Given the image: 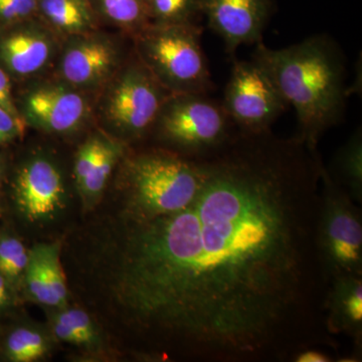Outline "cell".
<instances>
[{
    "label": "cell",
    "instance_id": "14",
    "mask_svg": "<svg viewBox=\"0 0 362 362\" xmlns=\"http://www.w3.org/2000/svg\"><path fill=\"white\" fill-rule=\"evenodd\" d=\"M59 247V243L42 244L28 252L25 269L28 290L35 300L47 306H63L68 296Z\"/></svg>",
    "mask_w": 362,
    "mask_h": 362
},
{
    "label": "cell",
    "instance_id": "28",
    "mask_svg": "<svg viewBox=\"0 0 362 362\" xmlns=\"http://www.w3.org/2000/svg\"><path fill=\"white\" fill-rule=\"evenodd\" d=\"M337 361L334 356H331L328 350L312 347L302 350L293 359V362H332Z\"/></svg>",
    "mask_w": 362,
    "mask_h": 362
},
{
    "label": "cell",
    "instance_id": "17",
    "mask_svg": "<svg viewBox=\"0 0 362 362\" xmlns=\"http://www.w3.org/2000/svg\"><path fill=\"white\" fill-rule=\"evenodd\" d=\"M39 13L54 28L66 33H84L94 25L90 0H40Z\"/></svg>",
    "mask_w": 362,
    "mask_h": 362
},
{
    "label": "cell",
    "instance_id": "18",
    "mask_svg": "<svg viewBox=\"0 0 362 362\" xmlns=\"http://www.w3.org/2000/svg\"><path fill=\"white\" fill-rule=\"evenodd\" d=\"M107 18L124 28L142 30L148 26L149 7L144 0H95Z\"/></svg>",
    "mask_w": 362,
    "mask_h": 362
},
{
    "label": "cell",
    "instance_id": "10",
    "mask_svg": "<svg viewBox=\"0 0 362 362\" xmlns=\"http://www.w3.org/2000/svg\"><path fill=\"white\" fill-rule=\"evenodd\" d=\"M64 194L61 173L45 159L30 162L16 180V201L30 221L49 218L56 213L63 204Z\"/></svg>",
    "mask_w": 362,
    "mask_h": 362
},
{
    "label": "cell",
    "instance_id": "9",
    "mask_svg": "<svg viewBox=\"0 0 362 362\" xmlns=\"http://www.w3.org/2000/svg\"><path fill=\"white\" fill-rule=\"evenodd\" d=\"M209 28L225 42L226 54L235 59L240 45L263 39L272 13V0H197Z\"/></svg>",
    "mask_w": 362,
    "mask_h": 362
},
{
    "label": "cell",
    "instance_id": "3",
    "mask_svg": "<svg viewBox=\"0 0 362 362\" xmlns=\"http://www.w3.org/2000/svg\"><path fill=\"white\" fill-rule=\"evenodd\" d=\"M125 180L128 211L147 216L175 213L199 192L201 163L168 149H151L127 161Z\"/></svg>",
    "mask_w": 362,
    "mask_h": 362
},
{
    "label": "cell",
    "instance_id": "2",
    "mask_svg": "<svg viewBox=\"0 0 362 362\" xmlns=\"http://www.w3.org/2000/svg\"><path fill=\"white\" fill-rule=\"evenodd\" d=\"M252 61L296 111L297 137L318 149L322 136L342 121L346 108V59L330 35H315L283 49L256 45Z\"/></svg>",
    "mask_w": 362,
    "mask_h": 362
},
{
    "label": "cell",
    "instance_id": "27",
    "mask_svg": "<svg viewBox=\"0 0 362 362\" xmlns=\"http://www.w3.org/2000/svg\"><path fill=\"white\" fill-rule=\"evenodd\" d=\"M0 107L16 118L21 119L16 110L11 95V82L6 73L0 69Z\"/></svg>",
    "mask_w": 362,
    "mask_h": 362
},
{
    "label": "cell",
    "instance_id": "22",
    "mask_svg": "<svg viewBox=\"0 0 362 362\" xmlns=\"http://www.w3.org/2000/svg\"><path fill=\"white\" fill-rule=\"evenodd\" d=\"M28 252L21 240L6 238L0 240V274L4 278H18L25 271Z\"/></svg>",
    "mask_w": 362,
    "mask_h": 362
},
{
    "label": "cell",
    "instance_id": "11",
    "mask_svg": "<svg viewBox=\"0 0 362 362\" xmlns=\"http://www.w3.org/2000/svg\"><path fill=\"white\" fill-rule=\"evenodd\" d=\"M326 325L333 335L351 339L354 361L362 354V276L347 275L331 281L325 299Z\"/></svg>",
    "mask_w": 362,
    "mask_h": 362
},
{
    "label": "cell",
    "instance_id": "24",
    "mask_svg": "<svg viewBox=\"0 0 362 362\" xmlns=\"http://www.w3.org/2000/svg\"><path fill=\"white\" fill-rule=\"evenodd\" d=\"M40 0H0V23H21L39 13Z\"/></svg>",
    "mask_w": 362,
    "mask_h": 362
},
{
    "label": "cell",
    "instance_id": "8",
    "mask_svg": "<svg viewBox=\"0 0 362 362\" xmlns=\"http://www.w3.org/2000/svg\"><path fill=\"white\" fill-rule=\"evenodd\" d=\"M168 93L140 61L112 87L105 105L107 119L124 134L142 137L153 129Z\"/></svg>",
    "mask_w": 362,
    "mask_h": 362
},
{
    "label": "cell",
    "instance_id": "21",
    "mask_svg": "<svg viewBox=\"0 0 362 362\" xmlns=\"http://www.w3.org/2000/svg\"><path fill=\"white\" fill-rule=\"evenodd\" d=\"M118 148L105 142L97 160L90 168L89 175L81 185L83 192L89 195H96L103 190L110 176L116 158H118Z\"/></svg>",
    "mask_w": 362,
    "mask_h": 362
},
{
    "label": "cell",
    "instance_id": "4",
    "mask_svg": "<svg viewBox=\"0 0 362 362\" xmlns=\"http://www.w3.org/2000/svg\"><path fill=\"white\" fill-rule=\"evenodd\" d=\"M201 35L197 23H154L140 30V61L171 94L209 95L213 90Z\"/></svg>",
    "mask_w": 362,
    "mask_h": 362
},
{
    "label": "cell",
    "instance_id": "1",
    "mask_svg": "<svg viewBox=\"0 0 362 362\" xmlns=\"http://www.w3.org/2000/svg\"><path fill=\"white\" fill-rule=\"evenodd\" d=\"M180 211H124L114 276L123 322L154 356L293 362L334 350L317 247L323 160L294 136L237 131L199 159Z\"/></svg>",
    "mask_w": 362,
    "mask_h": 362
},
{
    "label": "cell",
    "instance_id": "25",
    "mask_svg": "<svg viewBox=\"0 0 362 362\" xmlns=\"http://www.w3.org/2000/svg\"><path fill=\"white\" fill-rule=\"evenodd\" d=\"M104 141L100 139H90L83 145L76 159L75 173L78 185H82L89 175L90 168L97 160L100 152L104 146Z\"/></svg>",
    "mask_w": 362,
    "mask_h": 362
},
{
    "label": "cell",
    "instance_id": "20",
    "mask_svg": "<svg viewBox=\"0 0 362 362\" xmlns=\"http://www.w3.org/2000/svg\"><path fill=\"white\" fill-rule=\"evenodd\" d=\"M149 11L160 25L195 23L194 14L201 13L197 0H152Z\"/></svg>",
    "mask_w": 362,
    "mask_h": 362
},
{
    "label": "cell",
    "instance_id": "29",
    "mask_svg": "<svg viewBox=\"0 0 362 362\" xmlns=\"http://www.w3.org/2000/svg\"><path fill=\"white\" fill-rule=\"evenodd\" d=\"M7 301V290L6 279L0 274V308L6 303Z\"/></svg>",
    "mask_w": 362,
    "mask_h": 362
},
{
    "label": "cell",
    "instance_id": "16",
    "mask_svg": "<svg viewBox=\"0 0 362 362\" xmlns=\"http://www.w3.org/2000/svg\"><path fill=\"white\" fill-rule=\"evenodd\" d=\"M331 177L361 206L362 204V131L357 128L349 139L337 150L330 168Z\"/></svg>",
    "mask_w": 362,
    "mask_h": 362
},
{
    "label": "cell",
    "instance_id": "15",
    "mask_svg": "<svg viewBox=\"0 0 362 362\" xmlns=\"http://www.w3.org/2000/svg\"><path fill=\"white\" fill-rule=\"evenodd\" d=\"M54 45L42 30L23 28L7 35L0 42V57L7 68L20 76L42 70L51 59Z\"/></svg>",
    "mask_w": 362,
    "mask_h": 362
},
{
    "label": "cell",
    "instance_id": "30",
    "mask_svg": "<svg viewBox=\"0 0 362 362\" xmlns=\"http://www.w3.org/2000/svg\"><path fill=\"white\" fill-rule=\"evenodd\" d=\"M144 1H145V4H146L147 6H148V7H149L150 4H151L152 0H144Z\"/></svg>",
    "mask_w": 362,
    "mask_h": 362
},
{
    "label": "cell",
    "instance_id": "6",
    "mask_svg": "<svg viewBox=\"0 0 362 362\" xmlns=\"http://www.w3.org/2000/svg\"><path fill=\"white\" fill-rule=\"evenodd\" d=\"M316 240L329 284L342 276H362L361 206L331 177L325 164L321 168Z\"/></svg>",
    "mask_w": 362,
    "mask_h": 362
},
{
    "label": "cell",
    "instance_id": "23",
    "mask_svg": "<svg viewBox=\"0 0 362 362\" xmlns=\"http://www.w3.org/2000/svg\"><path fill=\"white\" fill-rule=\"evenodd\" d=\"M54 320L65 325L76 334L81 345H90L96 340V331L90 316L80 309H70L59 313Z\"/></svg>",
    "mask_w": 362,
    "mask_h": 362
},
{
    "label": "cell",
    "instance_id": "12",
    "mask_svg": "<svg viewBox=\"0 0 362 362\" xmlns=\"http://www.w3.org/2000/svg\"><path fill=\"white\" fill-rule=\"evenodd\" d=\"M28 119L40 129L66 133L76 129L87 114L84 98L63 87L33 90L25 103Z\"/></svg>",
    "mask_w": 362,
    "mask_h": 362
},
{
    "label": "cell",
    "instance_id": "19",
    "mask_svg": "<svg viewBox=\"0 0 362 362\" xmlns=\"http://www.w3.org/2000/svg\"><path fill=\"white\" fill-rule=\"evenodd\" d=\"M6 349L11 361L32 362L45 356L47 343L37 331L20 328L9 335Z\"/></svg>",
    "mask_w": 362,
    "mask_h": 362
},
{
    "label": "cell",
    "instance_id": "7",
    "mask_svg": "<svg viewBox=\"0 0 362 362\" xmlns=\"http://www.w3.org/2000/svg\"><path fill=\"white\" fill-rule=\"evenodd\" d=\"M238 131L262 133L288 108L265 71L252 61L233 59L232 71L221 102Z\"/></svg>",
    "mask_w": 362,
    "mask_h": 362
},
{
    "label": "cell",
    "instance_id": "26",
    "mask_svg": "<svg viewBox=\"0 0 362 362\" xmlns=\"http://www.w3.org/2000/svg\"><path fill=\"white\" fill-rule=\"evenodd\" d=\"M23 131L21 119L16 118L0 107V145L11 141Z\"/></svg>",
    "mask_w": 362,
    "mask_h": 362
},
{
    "label": "cell",
    "instance_id": "5",
    "mask_svg": "<svg viewBox=\"0 0 362 362\" xmlns=\"http://www.w3.org/2000/svg\"><path fill=\"white\" fill-rule=\"evenodd\" d=\"M169 151L202 159L232 139L237 128L223 107L207 94H170L153 129Z\"/></svg>",
    "mask_w": 362,
    "mask_h": 362
},
{
    "label": "cell",
    "instance_id": "13",
    "mask_svg": "<svg viewBox=\"0 0 362 362\" xmlns=\"http://www.w3.org/2000/svg\"><path fill=\"white\" fill-rule=\"evenodd\" d=\"M118 61L113 45L101 39H83L71 44L62 59V74L71 84L90 87L105 80Z\"/></svg>",
    "mask_w": 362,
    "mask_h": 362
}]
</instances>
